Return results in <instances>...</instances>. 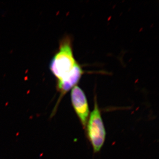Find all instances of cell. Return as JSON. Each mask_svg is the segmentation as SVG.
I'll return each mask as SVG.
<instances>
[{
	"label": "cell",
	"instance_id": "1",
	"mask_svg": "<svg viewBox=\"0 0 159 159\" xmlns=\"http://www.w3.org/2000/svg\"><path fill=\"white\" fill-rule=\"evenodd\" d=\"M72 43L70 35L63 38L60 42L58 50L50 61V70L57 81L67 77L78 63L74 57Z\"/></svg>",
	"mask_w": 159,
	"mask_h": 159
},
{
	"label": "cell",
	"instance_id": "2",
	"mask_svg": "<svg viewBox=\"0 0 159 159\" xmlns=\"http://www.w3.org/2000/svg\"><path fill=\"white\" fill-rule=\"evenodd\" d=\"M85 129L94 152H99L105 142L106 133L96 97L93 110L90 114Z\"/></svg>",
	"mask_w": 159,
	"mask_h": 159
},
{
	"label": "cell",
	"instance_id": "3",
	"mask_svg": "<svg viewBox=\"0 0 159 159\" xmlns=\"http://www.w3.org/2000/svg\"><path fill=\"white\" fill-rule=\"evenodd\" d=\"M71 101L83 127L85 129L89 117V108L86 96L79 86H75L72 89Z\"/></svg>",
	"mask_w": 159,
	"mask_h": 159
},
{
	"label": "cell",
	"instance_id": "4",
	"mask_svg": "<svg viewBox=\"0 0 159 159\" xmlns=\"http://www.w3.org/2000/svg\"><path fill=\"white\" fill-rule=\"evenodd\" d=\"M84 74V70H83L81 66L78 63L67 77L62 80L57 81L56 88L57 92L60 93L59 97L53 112L51 113V117L54 116L56 113L60 102L65 95L71 89L77 85L82 75Z\"/></svg>",
	"mask_w": 159,
	"mask_h": 159
}]
</instances>
